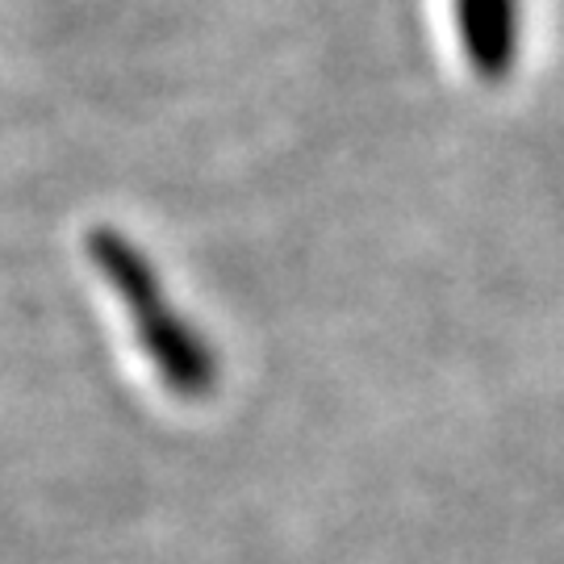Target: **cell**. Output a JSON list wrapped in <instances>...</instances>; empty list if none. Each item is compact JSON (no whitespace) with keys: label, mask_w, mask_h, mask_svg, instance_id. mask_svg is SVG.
I'll list each match as a JSON object with an SVG mask.
<instances>
[{"label":"cell","mask_w":564,"mask_h":564,"mask_svg":"<svg viewBox=\"0 0 564 564\" xmlns=\"http://www.w3.org/2000/svg\"><path fill=\"white\" fill-rule=\"evenodd\" d=\"M468 59L485 76H506L514 63V0H460Z\"/></svg>","instance_id":"6da1fadb"}]
</instances>
